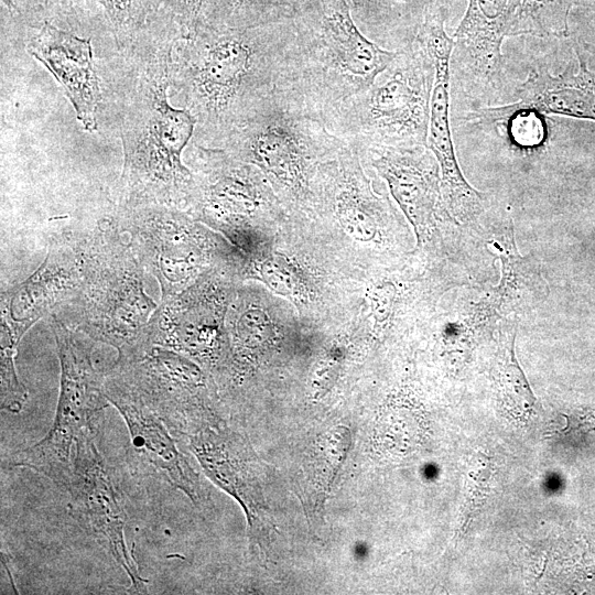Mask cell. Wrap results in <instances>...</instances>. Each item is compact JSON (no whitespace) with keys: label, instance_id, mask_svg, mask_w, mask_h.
<instances>
[{"label":"cell","instance_id":"603a6c76","mask_svg":"<svg viewBox=\"0 0 595 595\" xmlns=\"http://www.w3.org/2000/svg\"><path fill=\"white\" fill-rule=\"evenodd\" d=\"M2 3L24 28L52 23L74 33L89 28L90 0H2Z\"/></svg>","mask_w":595,"mask_h":595},{"label":"cell","instance_id":"7a4b0ae2","mask_svg":"<svg viewBox=\"0 0 595 595\" xmlns=\"http://www.w3.org/2000/svg\"><path fill=\"white\" fill-rule=\"evenodd\" d=\"M292 20L230 28L203 19L176 41L171 89L196 120L192 142L221 148L278 88Z\"/></svg>","mask_w":595,"mask_h":595},{"label":"cell","instance_id":"4fadbf2b","mask_svg":"<svg viewBox=\"0 0 595 595\" xmlns=\"http://www.w3.org/2000/svg\"><path fill=\"white\" fill-rule=\"evenodd\" d=\"M96 435L80 437L74 448L73 470L67 488L69 515L90 536L105 545L130 580L131 594L148 593L133 549L126 542L127 512L110 467L95 444Z\"/></svg>","mask_w":595,"mask_h":595},{"label":"cell","instance_id":"4dcf8cb0","mask_svg":"<svg viewBox=\"0 0 595 595\" xmlns=\"http://www.w3.org/2000/svg\"><path fill=\"white\" fill-rule=\"evenodd\" d=\"M346 1H347V3L349 6H357V4L361 3V2H364L365 0H346Z\"/></svg>","mask_w":595,"mask_h":595},{"label":"cell","instance_id":"ac0fdd59","mask_svg":"<svg viewBox=\"0 0 595 595\" xmlns=\"http://www.w3.org/2000/svg\"><path fill=\"white\" fill-rule=\"evenodd\" d=\"M482 240L500 261L499 282L486 293L502 320H516L547 299L548 284L539 264L517 249L511 218L488 230L482 227Z\"/></svg>","mask_w":595,"mask_h":595},{"label":"cell","instance_id":"f1b7e54d","mask_svg":"<svg viewBox=\"0 0 595 595\" xmlns=\"http://www.w3.org/2000/svg\"><path fill=\"white\" fill-rule=\"evenodd\" d=\"M577 4L595 10V0H578Z\"/></svg>","mask_w":595,"mask_h":595},{"label":"cell","instance_id":"277c9868","mask_svg":"<svg viewBox=\"0 0 595 595\" xmlns=\"http://www.w3.org/2000/svg\"><path fill=\"white\" fill-rule=\"evenodd\" d=\"M121 234L111 217L64 235L77 259L79 285L60 307L69 328L117 351L140 335L158 306L145 293L144 268Z\"/></svg>","mask_w":595,"mask_h":595},{"label":"cell","instance_id":"52a82bcc","mask_svg":"<svg viewBox=\"0 0 595 595\" xmlns=\"http://www.w3.org/2000/svg\"><path fill=\"white\" fill-rule=\"evenodd\" d=\"M50 318L61 364L55 418L46 435L14 452L8 465L30 468L67 490L75 444L83 436L97 434L99 416L109 401L104 389L105 372L91 361V340L76 336L55 313Z\"/></svg>","mask_w":595,"mask_h":595},{"label":"cell","instance_id":"44dd1931","mask_svg":"<svg viewBox=\"0 0 595 595\" xmlns=\"http://www.w3.org/2000/svg\"><path fill=\"white\" fill-rule=\"evenodd\" d=\"M317 0H209L201 19L230 28H255L293 20Z\"/></svg>","mask_w":595,"mask_h":595},{"label":"cell","instance_id":"5bb4252c","mask_svg":"<svg viewBox=\"0 0 595 595\" xmlns=\"http://www.w3.org/2000/svg\"><path fill=\"white\" fill-rule=\"evenodd\" d=\"M522 0H468L452 39V78L470 99H490L501 87L502 43L513 36Z\"/></svg>","mask_w":595,"mask_h":595},{"label":"cell","instance_id":"7402d4cb","mask_svg":"<svg viewBox=\"0 0 595 595\" xmlns=\"http://www.w3.org/2000/svg\"><path fill=\"white\" fill-rule=\"evenodd\" d=\"M165 0H90L89 29L106 31L117 50L128 46Z\"/></svg>","mask_w":595,"mask_h":595},{"label":"cell","instance_id":"ffe728a7","mask_svg":"<svg viewBox=\"0 0 595 595\" xmlns=\"http://www.w3.org/2000/svg\"><path fill=\"white\" fill-rule=\"evenodd\" d=\"M498 328V340L491 367V378L500 407L511 413L529 414L538 401L517 360L515 339L517 320H505Z\"/></svg>","mask_w":595,"mask_h":595},{"label":"cell","instance_id":"e0dca14e","mask_svg":"<svg viewBox=\"0 0 595 595\" xmlns=\"http://www.w3.org/2000/svg\"><path fill=\"white\" fill-rule=\"evenodd\" d=\"M79 270L65 236L52 237L47 255L23 282L1 293V321L21 337L40 318L55 313L77 291Z\"/></svg>","mask_w":595,"mask_h":595},{"label":"cell","instance_id":"9a60e30c","mask_svg":"<svg viewBox=\"0 0 595 595\" xmlns=\"http://www.w3.org/2000/svg\"><path fill=\"white\" fill-rule=\"evenodd\" d=\"M104 389L109 403L118 410L128 428L129 455L137 470L164 480L198 505L203 499L199 477L162 420L108 371H105Z\"/></svg>","mask_w":595,"mask_h":595},{"label":"cell","instance_id":"f546056e","mask_svg":"<svg viewBox=\"0 0 595 595\" xmlns=\"http://www.w3.org/2000/svg\"><path fill=\"white\" fill-rule=\"evenodd\" d=\"M589 429L595 430V414L589 416Z\"/></svg>","mask_w":595,"mask_h":595},{"label":"cell","instance_id":"83f0119b","mask_svg":"<svg viewBox=\"0 0 595 595\" xmlns=\"http://www.w3.org/2000/svg\"><path fill=\"white\" fill-rule=\"evenodd\" d=\"M209 0H165L164 6L172 12L183 33L194 30Z\"/></svg>","mask_w":595,"mask_h":595},{"label":"cell","instance_id":"ba28073f","mask_svg":"<svg viewBox=\"0 0 595 595\" xmlns=\"http://www.w3.org/2000/svg\"><path fill=\"white\" fill-rule=\"evenodd\" d=\"M115 219L161 299L177 294L208 272L237 269L240 253L186 210L164 205L117 206Z\"/></svg>","mask_w":595,"mask_h":595},{"label":"cell","instance_id":"9c48e42d","mask_svg":"<svg viewBox=\"0 0 595 595\" xmlns=\"http://www.w3.org/2000/svg\"><path fill=\"white\" fill-rule=\"evenodd\" d=\"M359 156L386 182L413 228L418 247L439 242L444 257L478 283L474 264L479 261L480 236L450 213L442 193L440 166L428 145L370 149Z\"/></svg>","mask_w":595,"mask_h":595},{"label":"cell","instance_id":"d6986e66","mask_svg":"<svg viewBox=\"0 0 595 595\" xmlns=\"http://www.w3.org/2000/svg\"><path fill=\"white\" fill-rule=\"evenodd\" d=\"M577 67L572 64L558 75L533 69L517 88L519 107L543 115H559L595 121V77L577 52Z\"/></svg>","mask_w":595,"mask_h":595},{"label":"cell","instance_id":"7c38bea8","mask_svg":"<svg viewBox=\"0 0 595 595\" xmlns=\"http://www.w3.org/2000/svg\"><path fill=\"white\" fill-rule=\"evenodd\" d=\"M230 268L215 269L184 291L161 299L143 328L156 345L196 364L214 365L225 350V313L230 295Z\"/></svg>","mask_w":595,"mask_h":595},{"label":"cell","instance_id":"8992f818","mask_svg":"<svg viewBox=\"0 0 595 595\" xmlns=\"http://www.w3.org/2000/svg\"><path fill=\"white\" fill-rule=\"evenodd\" d=\"M346 147L321 119L275 90L220 149L259 169L289 203L307 205L318 167Z\"/></svg>","mask_w":595,"mask_h":595},{"label":"cell","instance_id":"d4e9b609","mask_svg":"<svg viewBox=\"0 0 595 595\" xmlns=\"http://www.w3.org/2000/svg\"><path fill=\"white\" fill-rule=\"evenodd\" d=\"M578 0H522L515 35L565 37L569 15Z\"/></svg>","mask_w":595,"mask_h":595},{"label":"cell","instance_id":"8fae6325","mask_svg":"<svg viewBox=\"0 0 595 595\" xmlns=\"http://www.w3.org/2000/svg\"><path fill=\"white\" fill-rule=\"evenodd\" d=\"M450 6L451 0H430L418 33L434 66L428 148L439 163L442 193L450 213L461 225L477 228L487 210V198L464 177L451 128L450 88L454 41L445 30Z\"/></svg>","mask_w":595,"mask_h":595},{"label":"cell","instance_id":"cb8c5ba5","mask_svg":"<svg viewBox=\"0 0 595 595\" xmlns=\"http://www.w3.org/2000/svg\"><path fill=\"white\" fill-rule=\"evenodd\" d=\"M258 277L271 291L292 302L304 303L309 290L305 277L296 262L280 253L259 252L241 260L239 271Z\"/></svg>","mask_w":595,"mask_h":595},{"label":"cell","instance_id":"484cf974","mask_svg":"<svg viewBox=\"0 0 595 595\" xmlns=\"http://www.w3.org/2000/svg\"><path fill=\"white\" fill-rule=\"evenodd\" d=\"M0 340L1 409L20 413L28 399V391L18 377L14 361L21 337L1 323Z\"/></svg>","mask_w":595,"mask_h":595},{"label":"cell","instance_id":"3957f363","mask_svg":"<svg viewBox=\"0 0 595 595\" xmlns=\"http://www.w3.org/2000/svg\"><path fill=\"white\" fill-rule=\"evenodd\" d=\"M292 26L277 90L323 122L368 89L397 54L359 30L346 0H317L292 20Z\"/></svg>","mask_w":595,"mask_h":595},{"label":"cell","instance_id":"2e32d148","mask_svg":"<svg viewBox=\"0 0 595 595\" xmlns=\"http://www.w3.org/2000/svg\"><path fill=\"white\" fill-rule=\"evenodd\" d=\"M90 41L52 23L25 28L28 52L54 75L78 121L85 130L94 132L98 128L101 89Z\"/></svg>","mask_w":595,"mask_h":595},{"label":"cell","instance_id":"5b68a950","mask_svg":"<svg viewBox=\"0 0 595 595\" xmlns=\"http://www.w3.org/2000/svg\"><path fill=\"white\" fill-rule=\"evenodd\" d=\"M433 78L432 57L416 36L397 50L368 89L343 102L324 123L358 154L428 145Z\"/></svg>","mask_w":595,"mask_h":595},{"label":"cell","instance_id":"30bf717a","mask_svg":"<svg viewBox=\"0 0 595 595\" xmlns=\"http://www.w3.org/2000/svg\"><path fill=\"white\" fill-rule=\"evenodd\" d=\"M184 159L193 174L186 212L225 235L244 258L260 251L258 223L277 201L263 173L224 149L192 141Z\"/></svg>","mask_w":595,"mask_h":595},{"label":"cell","instance_id":"6da1fadb","mask_svg":"<svg viewBox=\"0 0 595 595\" xmlns=\"http://www.w3.org/2000/svg\"><path fill=\"white\" fill-rule=\"evenodd\" d=\"M182 33L163 4L128 46L98 56V120L118 131L123 148L118 206L186 210L193 174L182 158L196 120L167 99L172 53Z\"/></svg>","mask_w":595,"mask_h":595},{"label":"cell","instance_id":"4316f807","mask_svg":"<svg viewBox=\"0 0 595 595\" xmlns=\"http://www.w3.org/2000/svg\"><path fill=\"white\" fill-rule=\"evenodd\" d=\"M369 313L377 335L386 334L393 325L400 302V286L391 278L374 282L367 290Z\"/></svg>","mask_w":595,"mask_h":595}]
</instances>
